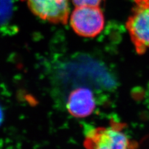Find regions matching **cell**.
Instances as JSON below:
<instances>
[{"label":"cell","mask_w":149,"mask_h":149,"mask_svg":"<svg viewBox=\"0 0 149 149\" xmlns=\"http://www.w3.org/2000/svg\"><path fill=\"white\" fill-rule=\"evenodd\" d=\"M122 129L120 124L114 123L109 127L88 129L84 145L86 148L97 149L136 147V143L130 141Z\"/></svg>","instance_id":"obj_1"},{"label":"cell","mask_w":149,"mask_h":149,"mask_svg":"<svg viewBox=\"0 0 149 149\" xmlns=\"http://www.w3.org/2000/svg\"><path fill=\"white\" fill-rule=\"evenodd\" d=\"M70 22L78 35L95 37L103 30L104 17L100 6H78L71 14Z\"/></svg>","instance_id":"obj_2"},{"label":"cell","mask_w":149,"mask_h":149,"mask_svg":"<svg viewBox=\"0 0 149 149\" xmlns=\"http://www.w3.org/2000/svg\"><path fill=\"white\" fill-rule=\"evenodd\" d=\"M130 39L139 54L149 48V5H136L126 22Z\"/></svg>","instance_id":"obj_3"},{"label":"cell","mask_w":149,"mask_h":149,"mask_svg":"<svg viewBox=\"0 0 149 149\" xmlns=\"http://www.w3.org/2000/svg\"><path fill=\"white\" fill-rule=\"evenodd\" d=\"M28 7L41 19L54 24H67L70 15L69 0H26Z\"/></svg>","instance_id":"obj_4"},{"label":"cell","mask_w":149,"mask_h":149,"mask_svg":"<svg viewBox=\"0 0 149 149\" xmlns=\"http://www.w3.org/2000/svg\"><path fill=\"white\" fill-rule=\"evenodd\" d=\"M66 106L70 114L74 117H87L96 108L94 93L87 87L77 88L69 94Z\"/></svg>","instance_id":"obj_5"},{"label":"cell","mask_w":149,"mask_h":149,"mask_svg":"<svg viewBox=\"0 0 149 149\" xmlns=\"http://www.w3.org/2000/svg\"><path fill=\"white\" fill-rule=\"evenodd\" d=\"M13 0H0V24L10 17Z\"/></svg>","instance_id":"obj_6"},{"label":"cell","mask_w":149,"mask_h":149,"mask_svg":"<svg viewBox=\"0 0 149 149\" xmlns=\"http://www.w3.org/2000/svg\"><path fill=\"white\" fill-rule=\"evenodd\" d=\"M104 0H72L73 3L78 6H100Z\"/></svg>","instance_id":"obj_7"},{"label":"cell","mask_w":149,"mask_h":149,"mask_svg":"<svg viewBox=\"0 0 149 149\" xmlns=\"http://www.w3.org/2000/svg\"><path fill=\"white\" fill-rule=\"evenodd\" d=\"M136 5H149V0H133Z\"/></svg>","instance_id":"obj_8"},{"label":"cell","mask_w":149,"mask_h":149,"mask_svg":"<svg viewBox=\"0 0 149 149\" xmlns=\"http://www.w3.org/2000/svg\"><path fill=\"white\" fill-rule=\"evenodd\" d=\"M1 119V111H0V120Z\"/></svg>","instance_id":"obj_9"}]
</instances>
